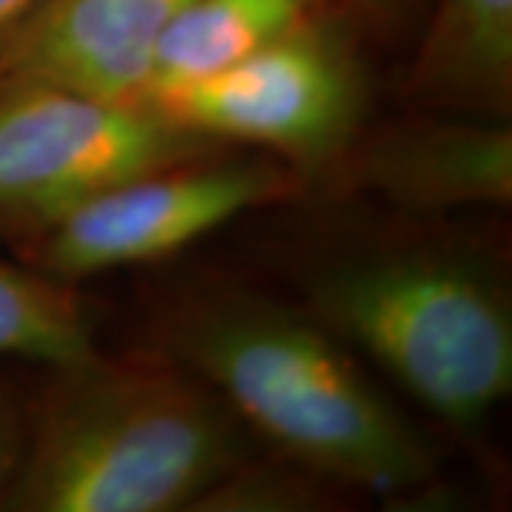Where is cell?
Here are the masks:
<instances>
[{"mask_svg":"<svg viewBox=\"0 0 512 512\" xmlns=\"http://www.w3.org/2000/svg\"><path fill=\"white\" fill-rule=\"evenodd\" d=\"M154 339L251 436L348 493L410 498L436 476L430 444L308 308L237 288L185 293L157 316Z\"/></svg>","mask_w":512,"mask_h":512,"instance_id":"1","label":"cell"},{"mask_svg":"<svg viewBox=\"0 0 512 512\" xmlns=\"http://www.w3.org/2000/svg\"><path fill=\"white\" fill-rule=\"evenodd\" d=\"M46 373L0 510H197L254 458L231 407L160 350H94Z\"/></svg>","mask_w":512,"mask_h":512,"instance_id":"2","label":"cell"},{"mask_svg":"<svg viewBox=\"0 0 512 512\" xmlns=\"http://www.w3.org/2000/svg\"><path fill=\"white\" fill-rule=\"evenodd\" d=\"M305 308L436 419L476 433L512 390V308L473 248L387 242L316 262Z\"/></svg>","mask_w":512,"mask_h":512,"instance_id":"3","label":"cell"},{"mask_svg":"<svg viewBox=\"0 0 512 512\" xmlns=\"http://www.w3.org/2000/svg\"><path fill=\"white\" fill-rule=\"evenodd\" d=\"M330 12L220 72L137 100L188 134L220 146L259 148L293 168L339 157L353 146L365 89Z\"/></svg>","mask_w":512,"mask_h":512,"instance_id":"4","label":"cell"},{"mask_svg":"<svg viewBox=\"0 0 512 512\" xmlns=\"http://www.w3.org/2000/svg\"><path fill=\"white\" fill-rule=\"evenodd\" d=\"M299 183V171L271 154L222 146L109 185L12 245L26 265L74 285L183 251L239 214L291 200Z\"/></svg>","mask_w":512,"mask_h":512,"instance_id":"5","label":"cell"},{"mask_svg":"<svg viewBox=\"0 0 512 512\" xmlns=\"http://www.w3.org/2000/svg\"><path fill=\"white\" fill-rule=\"evenodd\" d=\"M222 148L171 126L140 100L49 86L0 92V237H32L97 191Z\"/></svg>","mask_w":512,"mask_h":512,"instance_id":"6","label":"cell"},{"mask_svg":"<svg viewBox=\"0 0 512 512\" xmlns=\"http://www.w3.org/2000/svg\"><path fill=\"white\" fill-rule=\"evenodd\" d=\"M188 0H40L0 60V92L49 86L137 100L151 57Z\"/></svg>","mask_w":512,"mask_h":512,"instance_id":"7","label":"cell"},{"mask_svg":"<svg viewBox=\"0 0 512 512\" xmlns=\"http://www.w3.org/2000/svg\"><path fill=\"white\" fill-rule=\"evenodd\" d=\"M350 183L416 217L512 202V131L507 120L424 117L348 146Z\"/></svg>","mask_w":512,"mask_h":512,"instance_id":"8","label":"cell"},{"mask_svg":"<svg viewBox=\"0 0 512 512\" xmlns=\"http://www.w3.org/2000/svg\"><path fill=\"white\" fill-rule=\"evenodd\" d=\"M407 92L470 117L507 120L512 103V0H439Z\"/></svg>","mask_w":512,"mask_h":512,"instance_id":"9","label":"cell"},{"mask_svg":"<svg viewBox=\"0 0 512 512\" xmlns=\"http://www.w3.org/2000/svg\"><path fill=\"white\" fill-rule=\"evenodd\" d=\"M339 3L342 0H188L160 37L137 97L220 72Z\"/></svg>","mask_w":512,"mask_h":512,"instance_id":"10","label":"cell"},{"mask_svg":"<svg viewBox=\"0 0 512 512\" xmlns=\"http://www.w3.org/2000/svg\"><path fill=\"white\" fill-rule=\"evenodd\" d=\"M94 350L92 316L74 285L0 254V359L49 370Z\"/></svg>","mask_w":512,"mask_h":512,"instance_id":"11","label":"cell"},{"mask_svg":"<svg viewBox=\"0 0 512 512\" xmlns=\"http://www.w3.org/2000/svg\"><path fill=\"white\" fill-rule=\"evenodd\" d=\"M345 493L348 490L336 487L328 478L316 476L285 458L276 467L251 458L231 476L222 478L197 504V510H325L330 501H339V495Z\"/></svg>","mask_w":512,"mask_h":512,"instance_id":"12","label":"cell"},{"mask_svg":"<svg viewBox=\"0 0 512 512\" xmlns=\"http://www.w3.org/2000/svg\"><path fill=\"white\" fill-rule=\"evenodd\" d=\"M20 444H23V427L15 419V413L0 402V504L18 470Z\"/></svg>","mask_w":512,"mask_h":512,"instance_id":"13","label":"cell"},{"mask_svg":"<svg viewBox=\"0 0 512 512\" xmlns=\"http://www.w3.org/2000/svg\"><path fill=\"white\" fill-rule=\"evenodd\" d=\"M40 0H0V60Z\"/></svg>","mask_w":512,"mask_h":512,"instance_id":"14","label":"cell"},{"mask_svg":"<svg viewBox=\"0 0 512 512\" xmlns=\"http://www.w3.org/2000/svg\"><path fill=\"white\" fill-rule=\"evenodd\" d=\"M342 3L359 9L362 15L382 20V23H390V20L399 18L404 12V6H407V0H342Z\"/></svg>","mask_w":512,"mask_h":512,"instance_id":"15","label":"cell"}]
</instances>
